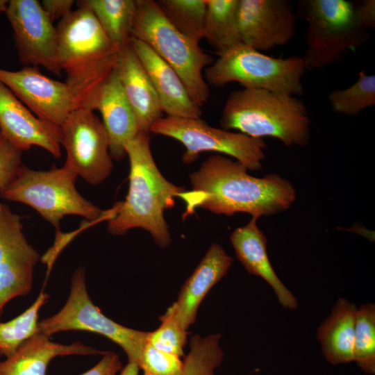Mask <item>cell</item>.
<instances>
[{"label": "cell", "instance_id": "cell-21", "mask_svg": "<svg viewBox=\"0 0 375 375\" xmlns=\"http://www.w3.org/2000/svg\"><path fill=\"white\" fill-rule=\"evenodd\" d=\"M252 217L245 226L235 229L230 237L238 259L251 274L264 279L274 290L281 305L296 310L298 302L275 273L268 257L267 238Z\"/></svg>", "mask_w": 375, "mask_h": 375}, {"label": "cell", "instance_id": "cell-32", "mask_svg": "<svg viewBox=\"0 0 375 375\" xmlns=\"http://www.w3.org/2000/svg\"><path fill=\"white\" fill-rule=\"evenodd\" d=\"M183 360L176 354L156 349L147 342L142 351L140 369L142 375H178Z\"/></svg>", "mask_w": 375, "mask_h": 375}, {"label": "cell", "instance_id": "cell-11", "mask_svg": "<svg viewBox=\"0 0 375 375\" xmlns=\"http://www.w3.org/2000/svg\"><path fill=\"white\" fill-rule=\"evenodd\" d=\"M64 164L91 185L105 181L112 169L109 139L102 121L89 109L73 110L59 126Z\"/></svg>", "mask_w": 375, "mask_h": 375}, {"label": "cell", "instance_id": "cell-9", "mask_svg": "<svg viewBox=\"0 0 375 375\" xmlns=\"http://www.w3.org/2000/svg\"><path fill=\"white\" fill-rule=\"evenodd\" d=\"M38 328L39 333L49 337L72 330L100 334L121 347L128 362L136 363L139 367L149 334L122 326L105 316L88 294L83 268L74 273L69 296L65 306L58 313L39 322Z\"/></svg>", "mask_w": 375, "mask_h": 375}, {"label": "cell", "instance_id": "cell-23", "mask_svg": "<svg viewBox=\"0 0 375 375\" xmlns=\"http://www.w3.org/2000/svg\"><path fill=\"white\" fill-rule=\"evenodd\" d=\"M357 307L347 299H338L331 315L317 330V338L326 361L336 365L353 362Z\"/></svg>", "mask_w": 375, "mask_h": 375}, {"label": "cell", "instance_id": "cell-31", "mask_svg": "<svg viewBox=\"0 0 375 375\" xmlns=\"http://www.w3.org/2000/svg\"><path fill=\"white\" fill-rule=\"evenodd\" d=\"M159 319L161 324L154 331L149 332L147 342L156 349L184 356L187 331L176 320L169 308Z\"/></svg>", "mask_w": 375, "mask_h": 375}, {"label": "cell", "instance_id": "cell-6", "mask_svg": "<svg viewBox=\"0 0 375 375\" xmlns=\"http://www.w3.org/2000/svg\"><path fill=\"white\" fill-rule=\"evenodd\" d=\"M137 11L132 36L147 44L173 68L190 96L200 108L210 97V86L203 70L214 62L199 43L176 29L159 9L156 1L136 0Z\"/></svg>", "mask_w": 375, "mask_h": 375}, {"label": "cell", "instance_id": "cell-34", "mask_svg": "<svg viewBox=\"0 0 375 375\" xmlns=\"http://www.w3.org/2000/svg\"><path fill=\"white\" fill-rule=\"evenodd\" d=\"M122 367L119 356L114 352L106 351L95 366L81 375H116Z\"/></svg>", "mask_w": 375, "mask_h": 375}, {"label": "cell", "instance_id": "cell-10", "mask_svg": "<svg viewBox=\"0 0 375 375\" xmlns=\"http://www.w3.org/2000/svg\"><path fill=\"white\" fill-rule=\"evenodd\" d=\"M151 133L174 138L185 148L183 162L196 161L201 153L215 151L228 155L247 169L258 171L262 167L264 150L262 138L211 126L201 118L165 117L153 124Z\"/></svg>", "mask_w": 375, "mask_h": 375}, {"label": "cell", "instance_id": "cell-24", "mask_svg": "<svg viewBox=\"0 0 375 375\" xmlns=\"http://www.w3.org/2000/svg\"><path fill=\"white\" fill-rule=\"evenodd\" d=\"M94 14L109 40L119 49L129 42L136 15V0H81Z\"/></svg>", "mask_w": 375, "mask_h": 375}, {"label": "cell", "instance_id": "cell-15", "mask_svg": "<svg viewBox=\"0 0 375 375\" xmlns=\"http://www.w3.org/2000/svg\"><path fill=\"white\" fill-rule=\"evenodd\" d=\"M297 19L287 0H240L241 42L259 51L288 44L295 35Z\"/></svg>", "mask_w": 375, "mask_h": 375}, {"label": "cell", "instance_id": "cell-35", "mask_svg": "<svg viewBox=\"0 0 375 375\" xmlns=\"http://www.w3.org/2000/svg\"><path fill=\"white\" fill-rule=\"evenodd\" d=\"M41 6L52 22L60 21L72 10L73 0H42Z\"/></svg>", "mask_w": 375, "mask_h": 375}, {"label": "cell", "instance_id": "cell-19", "mask_svg": "<svg viewBox=\"0 0 375 375\" xmlns=\"http://www.w3.org/2000/svg\"><path fill=\"white\" fill-rule=\"evenodd\" d=\"M233 258L217 243H212L182 286L177 300L169 308L182 328L194 323L198 308L211 288L226 275Z\"/></svg>", "mask_w": 375, "mask_h": 375}, {"label": "cell", "instance_id": "cell-7", "mask_svg": "<svg viewBox=\"0 0 375 375\" xmlns=\"http://www.w3.org/2000/svg\"><path fill=\"white\" fill-rule=\"evenodd\" d=\"M217 54L218 58L203 74L209 86L223 87L237 82L244 88L295 97L304 92L301 78L306 68L302 56L274 58L242 42Z\"/></svg>", "mask_w": 375, "mask_h": 375}, {"label": "cell", "instance_id": "cell-14", "mask_svg": "<svg viewBox=\"0 0 375 375\" xmlns=\"http://www.w3.org/2000/svg\"><path fill=\"white\" fill-rule=\"evenodd\" d=\"M0 81L37 117L57 126L77 109L67 83L44 75L38 67L25 66L17 71L0 67Z\"/></svg>", "mask_w": 375, "mask_h": 375}, {"label": "cell", "instance_id": "cell-18", "mask_svg": "<svg viewBox=\"0 0 375 375\" xmlns=\"http://www.w3.org/2000/svg\"><path fill=\"white\" fill-rule=\"evenodd\" d=\"M116 70L139 132L149 135L163 112L153 85L130 42L119 50Z\"/></svg>", "mask_w": 375, "mask_h": 375}, {"label": "cell", "instance_id": "cell-3", "mask_svg": "<svg viewBox=\"0 0 375 375\" xmlns=\"http://www.w3.org/2000/svg\"><path fill=\"white\" fill-rule=\"evenodd\" d=\"M77 6L56 26L58 60L77 109L92 110L98 90L116 68L120 49L109 40L92 12L78 2Z\"/></svg>", "mask_w": 375, "mask_h": 375}, {"label": "cell", "instance_id": "cell-17", "mask_svg": "<svg viewBox=\"0 0 375 375\" xmlns=\"http://www.w3.org/2000/svg\"><path fill=\"white\" fill-rule=\"evenodd\" d=\"M129 42L144 67L167 117L201 118V108L190 96L176 72L147 44L131 36Z\"/></svg>", "mask_w": 375, "mask_h": 375}, {"label": "cell", "instance_id": "cell-27", "mask_svg": "<svg viewBox=\"0 0 375 375\" xmlns=\"http://www.w3.org/2000/svg\"><path fill=\"white\" fill-rule=\"evenodd\" d=\"M48 297L42 292L23 313L6 322H0V355L10 356L24 342L39 333V310Z\"/></svg>", "mask_w": 375, "mask_h": 375}, {"label": "cell", "instance_id": "cell-30", "mask_svg": "<svg viewBox=\"0 0 375 375\" xmlns=\"http://www.w3.org/2000/svg\"><path fill=\"white\" fill-rule=\"evenodd\" d=\"M219 333L205 338L193 336L190 351L185 356L183 368L178 375H215V370L222 362L223 351L219 346Z\"/></svg>", "mask_w": 375, "mask_h": 375}, {"label": "cell", "instance_id": "cell-8", "mask_svg": "<svg viewBox=\"0 0 375 375\" xmlns=\"http://www.w3.org/2000/svg\"><path fill=\"white\" fill-rule=\"evenodd\" d=\"M299 5L308 22L302 56L306 69H322L343 60L369 38V31L357 24L355 7L349 1L304 0Z\"/></svg>", "mask_w": 375, "mask_h": 375}, {"label": "cell", "instance_id": "cell-36", "mask_svg": "<svg viewBox=\"0 0 375 375\" xmlns=\"http://www.w3.org/2000/svg\"><path fill=\"white\" fill-rule=\"evenodd\" d=\"M355 19L357 24L365 30L375 27V1L365 0L355 8Z\"/></svg>", "mask_w": 375, "mask_h": 375}, {"label": "cell", "instance_id": "cell-20", "mask_svg": "<svg viewBox=\"0 0 375 375\" xmlns=\"http://www.w3.org/2000/svg\"><path fill=\"white\" fill-rule=\"evenodd\" d=\"M92 110H97L101 115L108 135L112 159H123L126 155V144L139 133V130L116 68L98 90Z\"/></svg>", "mask_w": 375, "mask_h": 375}, {"label": "cell", "instance_id": "cell-2", "mask_svg": "<svg viewBox=\"0 0 375 375\" xmlns=\"http://www.w3.org/2000/svg\"><path fill=\"white\" fill-rule=\"evenodd\" d=\"M130 163L129 188L124 201L117 203L108 231L122 235L134 228L149 232L165 248L171 242L164 212L175 205L174 198L186 191L167 180L153 158L149 135L139 132L125 147Z\"/></svg>", "mask_w": 375, "mask_h": 375}, {"label": "cell", "instance_id": "cell-12", "mask_svg": "<svg viewBox=\"0 0 375 375\" xmlns=\"http://www.w3.org/2000/svg\"><path fill=\"white\" fill-rule=\"evenodd\" d=\"M5 13L12 30L19 60L25 66H42L60 76L56 27L40 1L10 0Z\"/></svg>", "mask_w": 375, "mask_h": 375}, {"label": "cell", "instance_id": "cell-28", "mask_svg": "<svg viewBox=\"0 0 375 375\" xmlns=\"http://www.w3.org/2000/svg\"><path fill=\"white\" fill-rule=\"evenodd\" d=\"M328 101L332 110L345 115H357L375 105V76L360 71L358 80L344 89L331 91Z\"/></svg>", "mask_w": 375, "mask_h": 375}, {"label": "cell", "instance_id": "cell-26", "mask_svg": "<svg viewBox=\"0 0 375 375\" xmlns=\"http://www.w3.org/2000/svg\"><path fill=\"white\" fill-rule=\"evenodd\" d=\"M156 3L180 33L198 43L203 38L206 0H158Z\"/></svg>", "mask_w": 375, "mask_h": 375}, {"label": "cell", "instance_id": "cell-25", "mask_svg": "<svg viewBox=\"0 0 375 375\" xmlns=\"http://www.w3.org/2000/svg\"><path fill=\"white\" fill-rule=\"evenodd\" d=\"M203 38L217 53L242 42L239 31L240 0H206Z\"/></svg>", "mask_w": 375, "mask_h": 375}, {"label": "cell", "instance_id": "cell-13", "mask_svg": "<svg viewBox=\"0 0 375 375\" xmlns=\"http://www.w3.org/2000/svg\"><path fill=\"white\" fill-rule=\"evenodd\" d=\"M39 258L25 237L21 217L0 202V314L9 301L30 292Z\"/></svg>", "mask_w": 375, "mask_h": 375}, {"label": "cell", "instance_id": "cell-38", "mask_svg": "<svg viewBox=\"0 0 375 375\" xmlns=\"http://www.w3.org/2000/svg\"><path fill=\"white\" fill-rule=\"evenodd\" d=\"M9 1L7 0H0V13L6 12Z\"/></svg>", "mask_w": 375, "mask_h": 375}, {"label": "cell", "instance_id": "cell-22", "mask_svg": "<svg viewBox=\"0 0 375 375\" xmlns=\"http://www.w3.org/2000/svg\"><path fill=\"white\" fill-rule=\"evenodd\" d=\"M81 342L63 344L51 342L49 336L38 333L24 342L10 356L0 361V375H46L49 363L57 356L104 355Z\"/></svg>", "mask_w": 375, "mask_h": 375}, {"label": "cell", "instance_id": "cell-29", "mask_svg": "<svg viewBox=\"0 0 375 375\" xmlns=\"http://www.w3.org/2000/svg\"><path fill=\"white\" fill-rule=\"evenodd\" d=\"M353 362L366 374H375V306L367 303L357 308Z\"/></svg>", "mask_w": 375, "mask_h": 375}, {"label": "cell", "instance_id": "cell-16", "mask_svg": "<svg viewBox=\"0 0 375 375\" xmlns=\"http://www.w3.org/2000/svg\"><path fill=\"white\" fill-rule=\"evenodd\" d=\"M0 133L22 151L37 146L61 156L59 126L37 117L1 81Z\"/></svg>", "mask_w": 375, "mask_h": 375}, {"label": "cell", "instance_id": "cell-1", "mask_svg": "<svg viewBox=\"0 0 375 375\" xmlns=\"http://www.w3.org/2000/svg\"><path fill=\"white\" fill-rule=\"evenodd\" d=\"M247 170L229 158L208 157L190 175L192 190L178 196L185 203V215L201 208L216 215L245 212L258 219L292 205L296 190L290 181L277 174L255 177Z\"/></svg>", "mask_w": 375, "mask_h": 375}, {"label": "cell", "instance_id": "cell-4", "mask_svg": "<svg viewBox=\"0 0 375 375\" xmlns=\"http://www.w3.org/2000/svg\"><path fill=\"white\" fill-rule=\"evenodd\" d=\"M219 124L223 129L238 130L251 138H275L286 146H306L310 140V120L303 102L295 96L267 90L232 92Z\"/></svg>", "mask_w": 375, "mask_h": 375}, {"label": "cell", "instance_id": "cell-37", "mask_svg": "<svg viewBox=\"0 0 375 375\" xmlns=\"http://www.w3.org/2000/svg\"><path fill=\"white\" fill-rule=\"evenodd\" d=\"M140 367L135 362H128L122 369L119 375H138Z\"/></svg>", "mask_w": 375, "mask_h": 375}, {"label": "cell", "instance_id": "cell-5", "mask_svg": "<svg viewBox=\"0 0 375 375\" xmlns=\"http://www.w3.org/2000/svg\"><path fill=\"white\" fill-rule=\"evenodd\" d=\"M77 178L65 165L38 171L23 165L13 180L0 190V196L29 206L57 229L67 215H78L90 222L112 218L117 205L102 210L78 192Z\"/></svg>", "mask_w": 375, "mask_h": 375}, {"label": "cell", "instance_id": "cell-33", "mask_svg": "<svg viewBox=\"0 0 375 375\" xmlns=\"http://www.w3.org/2000/svg\"><path fill=\"white\" fill-rule=\"evenodd\" d=\"M22 151L0 133V190L16 176L21 167Z\"/></svg>", "mask_w": 375, "mask_h": 375}]
</instances>
